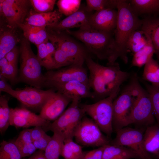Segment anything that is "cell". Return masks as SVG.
<instances>
[{
    "label": "cell",
    "instance_id": "47",
    "mask_svg": "<svg viewBox=\"0 0 159 159\" xmlns=\"http://www.w3.org/2000/svg\"><path fill=\"white\" fill-rule=\"evenodd\" d=\"M8 63V61L5 57L0 59V67L5 66Z\"/></svg>",
    "mask_w": 159,
    "mask_h": 159
},
{
    "label": "cell",
    "instance_id": "34",
    "mask_svg": "<svg viewBox=\"0 0 159 159\" xmlns=\"http://www.w3.org/2000/svg\"><path fill=\"white\" fill-rule=\"evenodd\" d=\"M10 109L8 105V100L5 96H0V132L3 134L10 125Z\"/></svg>",
    "mask_w": 159,
    "mask_h": 159
},
{
    "label": "cell",
    "instance_id": "4",
    "mask_svg": "<svg viewBox=\"0 0 159 159\" xmlns=\"http://www.w3.org/2000/svg\"><path fill=\"white\" fill-rule=\"evenodd\" d=\"M142 87L137 74H135L120 95L114 100L113 130L117 132L129 125V117L134 105L139 97Z\"/></svg>",
    "mask_w": 159,
    "mask_h": 159
},
{
    "label": "cell",
    "instance_id": "29",
    "mask_svg": "<svg viewBox=\"0 0 159 159\" xmlns=\"http://www.w3.org/2000/svg\"><path fill=\"white\" fill-rule=\"evenodd\" d=\"M53 135L44 151L47 159H59L64 143V139L55 133Z\"/></svg>",
    "mask_w": 159,
    "mask_h": 159
},
{
    "label": "cell",
    "instance_id": "41",
    "mask_svg": "<svg viewBox=\"0 0 159 159\" xmlns=\"http://www.w3.org/2000/svg\"><path fill=\"white\" fill-rule=\"evenodd\" d=\"M55 47L54 55L55 69L73 65L72 62L60 48Z\"/></svg>",
    "mask_w": 159,
    "mask_h": 159
},
{
    "label": "cell",
    "instance_id": "20",
    "mask_svg": "<svg viewBox=\"0 0 159 159\" xmlns=\"http://www.w3.org/2000/svg\"><path fill=\"white\" fill-rule=\"evenodd\" d=\"M25 19V23L35 26L48 27L59 21L62 14L58 10L46 13H37L30 10Z\"/></svg>",
    "mask_w": 159,
    "mask_h": 159
},
{
    "label": "cell",
    "instance_id": "30",
    "mask_svg": "<svg viewBox=\"0 0 159 159\" xmlns=\"http://www.w3.org/2000/svg\"><path fill=\"white\" fill-rule=\"evenodd\" d=\"M143 80L150 82L154 87H159V64L158 61L151 58L144 65Z\"/></svg>",
    "mask_w": 159,
    "mask_h": 159
},
{
    "label": "cell",
    "instance_id": "26",
    "mask_svg": "<svg viewBox=\"0 0 159 159\" xmlns=\"http://www.w3.org/2000/svg\"><path fill=\"white\" fill-rule=\"evenodd\" d=\"M31 130V129L23 130L15 141L22 158L32 155L37 150L32 138Z\"/></svg>",
    "mask_w": 159,
    "mask_h": 159
},
{
    "label": "cell",
    "instance_id": "33",
    "mask_svg": "<svg viewBox=\"0 0 159 159\" xmlns=\"http://www.w3.org/2000/svg\"><path fill=\"white\" fill-rule=\"evenodd\" d=\"M82 147L72 139L64 140L61 155L65 159H78L82 153Z\"/></svg>",
    "mask_w": 159,
    "mask_h": 159
},
{
    "label": "cell",
    "instance_id": "15",
    "mask_svg": "<svg viewBox=\"0 0 159 159\" xmlns=\"http://www.w3.org/2000/svg\"><path fill=\"white\" fill-rule=\"evenodd\" d=\"M93 13V11L87 8L86 5H81L80 9L75 12L47 27L48 29L56 32H63L75 27H79L80 29H92L90 21Z\"/></svg>",
    "mask_w": 159,
    "mask_h": 159
},
{
    "label": "cell",
    "instance_id": "37",
    "mask_svg": "<svg viewBox=\"0 0 159 159\" xmlns=\"http://www.w3.org/2000/svg\"><path fill=\"white\" fill-rule=\"evenodd\" d=\"M86 6L90 10L97 11L107 9L117 8V0H86Z\"/></svg>",
    "mask_w": 159,
    "mask_h": 159
},
{
    "label": "cell",
    "instance_id": "2",
    "mask_svg": "<svg viewBox=\"0 0 159 159\" xmlns=\"http://www.w3.org/2000/svg\"><path fill=\"white\" fill-rule=\"evenodd\" d=\"M118 15L114 32L115 46L110 63L112 64L120 58L125 64L128 62L127 45L128 39L134 31L140 29L142 20L132 10L129 0H117Z\"/></svg>",
    "mask_w": 159,
    "mask_h": 159
},
{
    "label": "cell",
    "instance_id": "14",
    "mask_svg": "<svg viewBox=\"0 0 159 159\" xmlns=\"http://www.w3.org/2000/svg\"><path fill=\"white\" fill-rule=\"evenodd\" d=\"M30 1L26 0H0V15L5 18L8 28L14 29L24 23Z\"/></svg>",
    "mask_w": 159,
    "mask_h": 159
},
{
    "label": "cell",
    "instance_id": "48",
    "mask_svg": "<svg viewBox=\"0 0 159 159\" xmlns=\"http://www.w3.org/2000/svg\"></svg>",
    "mask_w": 159,
    "mask_h": 159
},
{
    "label": "cell",
    "instance_id": "28",
    "mask_svg": "<svg viewBox=\"0 0 159 159\" xmlns=\"http://www.w3.org/2000/svg\"><path fill=\"white\" fill-rule=\"evenodd\" d=\"M150 42H152L148 34L140 28L132 33L128 39L127 47L128 51L134 54Z\"/></svg>",
    "mask_w": 159,
    "mask_h": 159
},
{
    "label": "cell",
    "instance_id": "44",
    "mask_svg": "<svg viewBox=\"0 0 159 159\" xmlns=\"http://www.w3.org/2000/svg\"><path fill=\"white\" fill-rule=\"evenodd\" d=\"M46 134L45 131L41 126H35L31 129V135L33 142L41 138Z\"/></svg>",
    "mask_w": 159,
    "mask_h": 159
},
{
    "label": "cell",
    "instance_id": "17",
    "mask_svg": "<svg viewBox=\"0 0 159 159\" xmlns=\"http://www.w3.org/2000/svg\"><path fill=\"white\" fill-rule=\"evenodd\" d=\"M72 101L71 99L55 91L42 106L39 115L47 120L54 121Z\"/></svg>",
    "mask_w": 159,
    "mask_h": 159
},
{
    "label": "cell",
    "instance_id": "32",
    "mask_svg": "<svg viewBox=\"0 0 159 159\" xmlns=\"http://www.w3.org/2000/svg\"><path fill=\"white\" fill-rule=\"evenodd\" d=\"M22 158L15 142L3 140L1 143L0 159H21Z\"/></svg>",
    "mask_w": 159,
    "mask_h": 159
},
{
    "label": "cell",
    "instance_id": "23",
    "mask_svg": "<svg viewBox=\"0 0 159 159\" xmlns=\"http://www.w3.org/2000/svg\"><path fill=\"white\" fill-rule=\"evenodd\" d=\"M140 29L148 35L155 50V54L159 60V17H147L142 19Z\"/></svg>",
    "mask_w": 159,
    "mask_h": 159
},
{
    "label": "cell",
    "instance_id": "3",
    "mask_svg": "<svg viewBox=\"0 0 159 159\" xmlns=\"http://www.w3.org/2000/svg\"><path fill=\"white\" fill-rule=\"evenodd\" d=\"M65 32L82 42L90 53L101 60H107L110 63L114 46V34L93 29L67 30Z\"/></svg>",
    "mask_w": 159,
    "mask_h": 159
},
{
    "label": "cell",
    "instance_id": "43",
    "mask_svg": "<svg viewBox=\"0 0 159 159\" xmlns=\"http://www.w3.org/2000/svg\"><path fill=\"white\" fill-rule=\"evenodd\" d=\"M51 138L46 133L41 138L33 142L37 149L44 151Z\"/></svg>",
    "mask_w": 159,
    "mask_h": 159
},
{
    "label": "cell",
    "instance_id": "31",
    "mask_svg": "<svg viewBox=\"0 0 159 159\" xmlns=\"http://www.w3.org/2000/svg\"><path fill=\"white\" fill-rule=\"evenodd\" d=\"M155 50L152 42H150L134 54L132 61V66L140 67L152 58Z\"/></svg>",
    "mask_w": 159,
    "mask_h": 159
},
{
    "label": "cell",
    "instance_id": "10",
    "mask_svg": "<svg viewBox=\"0 0 159 159\" xmlns=\"http://www.w3.org/2000/svg\"><path fill=\"white\" fill-rule=\"evenodd\" d=\"M141 129L124 127L116 132L115 138L110 144L128 148L135 151L141 159H152L144 147Z\"/></svg>",
    "mask_w": 159,
    "mask_h": 159
},
{
    "label": "cell",
    "instance_id": "45",
    "mask_svg": "<svg viewBox=\"0 0 159 159\" xmlns=\"http://www.w3.org/2000/svg\"><path fill=\"white\" fill-rule=\"evenodd\" d=\"M18 53L19 51L18 48L15 47L8 52L6 54L5 57L9 62L17 64Z\"/></svg>",
    "mask_w": 159,
    "mask_h": 159
},
{
    "label": "cell",
    "instance_id": "13",
    "mask_svg": "<svg viewBox=\"0 0 159 159\" xmlns=\"http://www.w3.org/2000/svg\"><path fill=\"white\" fill-rule=\"evenodd\" d=\"M44 76V86L49 87L74 80L89 84L87 71L83 66L73 65L56 70H49Z\"/></svg>",
    "mask_w": 159,
    "mask_h": 159
},
{
    "label": "cell",
    "instance_id": "27",
    "mask_svg": "<svg viewBox=\"0 0 159 159\" xmlns=\"http://www.w3.org/2000/svg\"><path fill=\"white\" fill-rule=\"evenodd\" d=\"M14 29L1 28L0 33V59L14 48L18 41V38Z\"/></svg>",
    "mask_w": 159,
    "mask_h": 159
},
{
    "label": "cell",
    "instance_id": "42",
    "mask_svg": "<svg viewBox=\"0 0 159 159\" xmlns=\"http://www.w3.org/2000/svg\"><path fill=\"white\" fill-rule=\"evenodd\" d=\"M104 146L90 151H83L78 159H102Z\"/></svg>",
    "mask_w": 159,
    "mask_h": 159
},
{
    "label": "cell",
    "instance_id": "11",
    "mask_svg": "<svg viewBox=\"0 0 159 159\" xmlns=\"http://www.w3.org/2000/svg\"><path fill=\"white\" fill-rule=\"evenodd\" d=\"M55 91V90L51 88L44 90L31 87L15 90L10 85L4 92L16 98L26 107L32 108H41Z\"/></svg>",
    "mask_w": 159,
    "mask_h": 159
},
{
    "label": "cell",
    "instance_id": "19",
    "mask_svg": "<svg viewBox=\"0 0 159 159\" xmlns=\"http://www.w3.org/2000/svg\"><path fill=\"white\" fill-rule=\"evenodd\" d=\"M117 15V10L115 9H107L96 11L90 17V26L94 29L114 34Z\"/></svg>",
    "mask_w": 159,
    "mask_h": 159
},
{
    "label": "cell",
    "instance_id": "12",
    "mask_svg": "<svg viewBox=\"0 0 159 159\" xmlns=\"http://www.w3.org/2000/svg\"><path fill=\"white\" fill-rule=\"evenodd\" d=\"M155 122L150 95L142 87L139 97L134 104L129 117V125L134 124L146 128L154 124Z\"/></svg>",
    "mask_w": 159,
    "mask_h": 159
},
{
    "label": "cell",
    "instance_id": "24",
    "mask_svg": "<svg viewBox=\"0 0 159 159\" xmlns=\"http://www.w3.org/2000/svg\"><path fill=\"white\" fill-rule=\"evenodd\" d=\"M141 159L131 149L123 146L108 144L104 146L102 159Z\"/></svg>",
    "mask_w": 159,
    "mask_h": 159
},
{
    "label": "cell",
    "instance_id": "8",
    "mask_svg": "<svg viewBox=\"0 0 159 159\" xmlns=\"http://www.w3.org/2000/svg\"><path fill=\"white\" fill-rule=\"evenodd\" d=\"M49 40L60 48L73 65L83 66L90 52L84 45L76 41L72 36L63 32L48 29Z\"/></svg>",
    "mask_w": 159,
    "mask_h": 159
},
{
    "label": "cell",
    "instance_id": "39",
    "mask_svg": "<svg viewBox=\"0 0 159 159\" xmlns=\"http://www.w3.org/2000/svg\"><path fill=\"white\" fill-rule=\"evenodd\" d=\"M29 1L33 10L37 13L53 11L56 2L55 0H31Z\"/></svg>",
    "mask_w": 159,
    "mask_h": 159
},
{
    "label": "cell",
    "instance_id": "40",
    "mask_svg": "<svg viewBox=\"0 0 159 159\" xmlns=\"http://www.w3.org/2000/svg\"><path fill=\"white\" fill-rule=\"evenodd\" d=\"M17 64L9 62L0 67V75L11 82H14L17 80Z\"/></svg>",
    "mask_w": 159,
    "mask_h": 159
},
{
    "label": "cell",
    "instance_id": "46",
    "mask_svg": "<svg viewBox=\"0 0 159 159\" xmlns=\"http://www.w3.org/2000/svg\"><path fill=\"white\" fill-rule=\"evenodd\" d=\"M27 159H47L45 157L44 151L39 150L36 151Z\"/></svg>",
    "mask_w": 159,
    "mask_h": 159
},
{
    "label": "cell",
    "instance_id": "6",
    "mask_svg": "<svg viewBox=\"0 0 159 159\" xmlns=\"http://www.w3.org/2000/svg\"><path fill=\"white\" fill-rule=\"evenodd\" d=\"M79 102L72 100L68 108L44 131H51L61 136L64 140L73 139L77 127L86 114Z\"/></svg>",
    "mask_w": 159,
    "mask_h": 159
},
{
    "label": "cell",
    "instance_id": "9",
    "mask_svg": "<svg viewBox=\"0 0 159 159\" xmlns=\"http://www.w3.org/2000/svg\"><path fill=\"white\" fill-rule=\"evenodd\" d=\"M74 138L76 143L86 147H100L109 144L111 141L92 119L85 116L77 127Z\"/></svg>",
    "mask_w": 159,
    "mask_h": 159
},
{
    "label": "cell",
    "instance_id": "36",
    "mask_svg": "<svg viewBox=\"0 0 159 159\" xmlns=\"http://www.w3.org/2000/svg\"><path fill=\"white\" fill-rule=\"evenodd\" d=\"M80 0H59L57 3L58 11L67 16L76 12L80 9Z\"/></svg>",
    "mask_w": 159,
    "mask_h": 159
},
{
    "label": "cell",
    "instance_id": "38",
    "mask_svg": "<svg viewBox=\"0 0 159 159\" xmlns=\"http://www.w3.org/2000/svg\"><path fill=\"white\" fill-rule=\"evenodd\" d=\"M144 84L150 96L155 117L159 125V87L146 83Z\"/></svg>",
    "mask_w": 159,
    "mask_h": 159
},
{
    "label": "cell",
    "instance_id": "25",
    "mask_svg": "<svg viewBox=\"0 0 159 159\" xmlns=\"http://www.w3.org/2000/svg\"><path fill=\"white\" fill-rule=\"evenodd\" d=\"M129 2L138 16L159 13V0H130Z\"/></svg>",
    "mask_w": 159,
    "mask_h": 159
},
{
    "label": "cell",
    "instance_id": "1",
    "mask_svg": "<svg viewBox=\"0 0 159 159\" xmlns=\"http://www.w3.org/2000/svg\"><path fill=\"white\" fill-rule=\"evenodd\" d=\"M89 71V84L93 99L99 101L118 94L122 84L130 77L129 73L122 71L118 63L104 66L95 62L90 55L85 59Z\"/></svg>",
    "mask_w": 159,
    "mask_h": 159
},
{
    "label": "cell",
    "instance_id": "16",
    "mask_svg": "<svg viewBox=\"0 0 159 159\" xmlns=\"http://www.w3.org/2000/svg\"><path fill=\"white\" fill-rule=\"evenodd\" d=\"M10 125L17 128L40 126L44 130L51 123L24 107L10 109Z\"/></svg>",
    "mask_w": 159,
    "mask_h": 159
},
{
    "label": "cell",
    "instance_id": "18",
    "mask_svg": "<svg viewBox=\"0 0 159 159\" xmlns=\"http://www.w3.org/2000/svg\"><path fill=\"white\" fill-rule=\"evenodd\" d=\"M50 88L59 92L72 100L79 101L82 98H93L89 85L78 80L56 84Z\"/></svg>",
    "mask_w": 159,
    "mask_h": 159
},
{
    "label": "cell",
    "instance_id": "7",
    "mask_svg": "<svg viewBox=\"0 0 159 159\" xmlns=\"http://www.w3.org/2000/svg\"><path fill=\"white\" fill-rule=\"evenodd\" d=\"M118 94H114L92 104L80 105L102 132L110 137L113 132V102Z\"/></svg>",
    "mask_w": 159,
    "mask_h": 159
},
{
    "label": "cell",
    "instance_id": "21",
    "mask_svg": "<svg viewBox=\"0 0 159 159\" xmlns=\"http://www.w3.org/2000/svg\"><path fill=\"white\" fill-rule=\"evenodd\" d=\"M143 141L147 152L159 158V125H153L146 128Z\"/></svg>",
    "mask_w": 159,
    "mask_h": 159
},
{
    "label": "cell",
    "instance_id": "5",
    "mask_svg": "<svg viewBox=\"0 0 159 159\" xmlns=\"http://www.w3.org/2000/svg\"><path fill=\"white\" fill-rule=\"evenodd\" d=\"M20 53L19 80L31 86L41 89L44 86L45 81L42 66L33 52L29 41L25 38L21 41Z\"/></svg>",
    "mask_w": 159,
    "mask_h": 159
},
{
    "label": "cell",
    "instance_id": "35",
    "mask_svg": "<svg viewBox=\"0 0 159 159\" xmlns=\"http://www.w3.org/2000/svg\"><path fill=\"white\" fill-rule=\"evenodd\" d=\"M37 47V57L42 66L48 70L55 69L54 57L48 52L45 43H42Z\"/></svg>",
    "mask_w": 159,
    "mask_h": 159
},
{
    "label": "cell",
    "instance_id": "22",
    "mask_svg": "<svg viewBox=\"0 0 159 159\" xmlns=\"http://www.w3.org/2000/svg\"><path fill=\"white\" fill-rule=\"evenodd\" d=\"M25 38L36 46L49 41L48 34L46 27L31 25L24 23L20 24Z\"/></svg>",
    "mask_w": 159,
    "mask_h": 159
}]
</instances>
